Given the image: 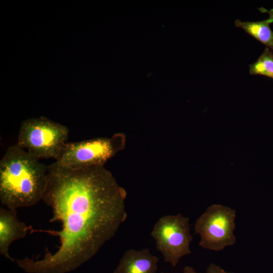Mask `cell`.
I'll return each mask as SVG.
<instances>
[{
	"mask_svg": "<svg viewBox=\"0 0 273 273\" xmlns=\"http://www.w3.org/2000/svg\"><path fill=\"white\" fill-rule=\"evenodd\" d=\"M127 193L104 166L69 169L56 162L48 165L47 185L42 200L51 207V222L59 221L54 252L42 259H17L27 273H66L87 261L116 234L127 218Z\"/></svg>",
	"mask_w": 273,
	"mask_h": 273,
	"instance_id": "obj_1",
	"label": "cell"
},
{
	"mask_svg": "<svg viewBox=\"0 0 273 273\" xmlns=\"http://www.w3.org/2000/svg\"><path fill=\"white\" fill-rule=\"evenodd\" d=\"M48 165L17 144L9 147L0 161V200L8 209L36 204L47 185Z\"/></svg>",
	"mask_w": 273,
	"mask_h": 273,
	"instance_id": "obj_2",
	"label": "cell"
},
{
	"mask_svg": "<svg viewBox=\"0 0 273 273\" xmlns=\"http://www.w3.org/2000/svg\"><path fill=\"white\" fill-rule=\"evenodd\" d=\"M69 129L47 118H29L20 125L17 145L38 160H55L67 143Z\"/></svg>",
	"mask_w": 273,
	"mask_h": 273,
	"instance_id": "obj_3",
	"label": "cell"
},
{
	"mask_svg": "<svg viewBox=\"0 0 273 273\" xmlns=\"http://www.w3.org/2000/svg\"><path fill=\"white\" fill-rule=\"evenodd\" d=\"M125 136L117 133L110 138L101 137L77 142H67L55 161L69 169L104 166L105 164L124 149Z\"/></svg>",
	"mask_w": 273,
	"mask_h": 273,
	"instance_id": "obj_4",
	"label": "cell"
},
{
	"mask_svg": "<svg viewBox=\"0 0 273 273\" xmlns=\"http://www.w3.org/2000/svg\"><path fill=\"white\" fill-rule=\"evenodd\" d=\"M236 211L221 204H212L197 219L195 233L200 236L199 245L219 251L236 242L234 234Z\"/></svg>",
	"mask_w": 273,
	"mask_h": 273,
	"instance_id": "obj_5",
	"label": "cell"
},
{
	"mask_svg": "<svg viewBox=\"0 0 273 273\" xmlns=\"http://www.w3.org/2000/svg\"><path fill=\"white\" fill-rule=\"evenodd\" d=\"M151 236L165 262L175 267L184 256L191 254L193 240L189 218L180 213L160 217L154 224Z\"/></svg>",
	"mask_w": 273,
	"mask_h": 273,
	"instance_id": "obj_6",
	"label": "cell"
},
{
	"mask_svg": "<svg viewBox=\"0 0 273 273\" xmlns=\"http://www.w3.org/2000/svg\"><path fill=\"white\" fill-rule=\"evenodd\" d=\"M16 209L0 207V254L14 261L9 253L10 245L15 241L24 238L30 229L20 221Z\"/></svg>",
	"mask_w": 273,
	"mask_h": 273,
	"instance_id": "obj_7",
	"label": "cell"
},
{
	"mask_svg": "<svg viewBox=\"0 0 273 273\" xmlns=\"http://www.w3.org/2000/svg\"><path fill=\"white\" fill-rule=\"evenodd\" d=\"M159 258L148 248L126 250L112 273H157Z\"/></svg>",
	"mask_w": 273,
	"mask_h": 273,
	"instance_id": "obj_8",
	"label": "cell"
},
{
	"mask_svg": "<svg viewBox=\"0 0 273 273\" xmlns=\"http://www.w3.org/2000/svg\"><path fill=\"white\" fill-rule=\"evenodd\" d=\"M258 9L262 12H267L269 14L268 18L259 21H242L237 19L235 21V25L273 50V31L270 28V24L273 23V9L267 10L260 8Z\"/></svg>",
	"mask_w": 273,
	"mask_h": 273,
	"instance_id": "obj_9",
	"label": "cell"
},
{
	"mask_svg": "<svg viewBox=\"0 0 273 273\" xmlns=\"http://www.w3.org/2000/svg\"><path fill=\"white\" fill-rule=\"evenodd\" d=\"M249 73L262 75L273 79V52L266 47L261 55L254 63L249 65Z\"/></svg>",
	"mask_w": 273,
	"mask_h": 273,
	"instance_id": "obj_10",
	"label": "cell"
},
{
	"mask_svg": "<svg viewBox=\"0 0 273 273\" xmlns=\"http://www.w3.org/2000/svg\"><path fill=\"white\" fill-rule=\"evenodd\" d=\"M206 273H235L227 272L219 266L214 263H211L207 268Z\"/></svg>",
	"mask_w": 273,
	"mask_h": 273,
	"instance_id": "obj_11",
	"label": "cell"
},
{
	"mask_svg": "<svg viewBox=\"0 0 273 273\" xmlns=\"http://www.w3.org/2000/svg\"><path fill=\"white\" fill-rule=\"evenodd\" d=\"M183 273H200L197 272L194 268L191 266H187L183 269Z\"/></svg>",
	"mask_w": 273,
	"mask_h": 273,
	"instance_id": "obj_12",
	"label": "cell"
}]
</instances>
